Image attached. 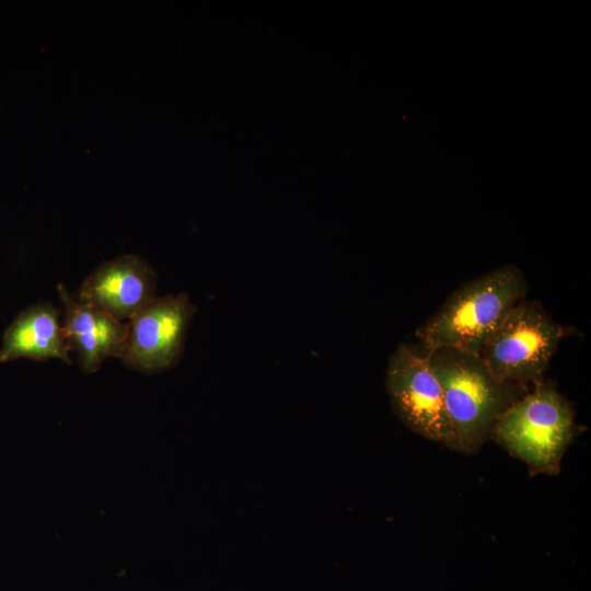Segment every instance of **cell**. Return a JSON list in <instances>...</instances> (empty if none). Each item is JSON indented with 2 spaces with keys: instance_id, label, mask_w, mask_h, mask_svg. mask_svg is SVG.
<instances>
[{
  "instance_id": "cell-1",
  "label": "cell",
  "mask_w": 591,
  "mask_h": 591,
  "mask_svg": "<svg viewBox=\"0 0 591 591\" xmlns=\"http://www.w3.org/2000/svg\"><path fill=\"white\" fill-rule=\"evenodd\" d=\"M523 271L507 264L461 285L416 331L426 351L451 347L479 351L510 310L525 299Z\"/></svg>"
},
{
  "instance_id": "cell-6",
  "label": "cell",
  "mask_w": 591,
  "mask_h": 591,
  "mask_svg": "<svg viewBox=\"0 0 591 591\" xmlns=\"http://www.w3.org/2000/svg\"><path fill=\"white\" fill-rule=\"evenodd\" d=\"M196 306L185 293L155 297L129 320L121 360L129 367L154 373L179 360Z\"/></svg>"
},
{
  "instance_id": "cell-3",
  "label": "cell",
  "mask_w": 591,
  "mask_h": 591,
  "mask_svg": "<svg viewBox=\"0 0 591 591\" xmlns=\"http://www.w3.org/2000/svg\"><path fill=\"white\" fill-rule=\"evenodd\" d=\"M575 430L570 403L542 381L498 417L490 439L525 463L530 475H556Z\"/></svg>"
},
{
  "instance_id": "cell-7",
  "label": "cell",
  "mask_w": 591,
  "mask_h": 591,
  "mask_svg": "<svg viewBox=\"0 0 591 591\" xmlns=\"http://www.w3.org/2000/svg\"><path fill=\"white\" fill-rule=\"evenodd\" d=\"M157 274L143 258L120 255L100 265L83 281L79 301L103 310L127 323L144 304L155 298Z\"/></svg>"
},
{
  "instance_id": "cell-4",
  "label": "cell",
  "mask_w": 591,
  "mask_h": 591,
  "mask_svg": "<svg viewBox=\"0 0 591 591\" xmlns=\"http://www.w3.org/2000/svg\"><path fill=\"white\" fill-rule=\"evenodd\" d=\"M570 328L557 323L538 301L513 306L479 351L500 381L531 386L544 381L551 360Z\"/></svg>"
},
{
  "instance_id": "cell-9",
  "label": "cell",
  "mask_w": 591,
  "mask_h": 591,
  "mask_svg": "<svg viewBox=\"0 0 591 591\" xmlns=\"http://www.w3.org/2000/svg\"><path fill=\"white\" fill-rule=\"evenodd\" d=\"M59 315L60 311L49 303L35 304L20 312L3 334L0 361L57 358L70 363Z\"/></svg>"
},
{
  "instance_id": "cell-5",
  "label": "cell",
  "mask_w": 591,
  "mask_h": 591,
  "mask_svg": "<svg viewBox=\"0 0 591 591\" xmlns=\"http://www.w3.org/2000/svg\"><path fill=\"white\" fill-rule=\"evenodd\" d=\"M385 387L393 412L409 430L462 452L441 385L426 354H419L408 344H399L389 358Z\"/></svg>"
},
{
  "instance_id": "cell-8",
  "label": "cell",
  "mask_w": 591,
  "mask_h": 591,
  "mask_svg": "<svg viewBox=\"0 0 591 591\" xmlns=\"http://www.w3.org/2000/svg\"><path fill=\"white\" fill-rule=\"evenodd\" d=\"M65 305L63 333L67 346L79 358L85 372H95L108 357L121 359L128 332L123 323L93 304L73 300L68 291L58 286Z\"/></svg>"
},
{
  "instance_id": "cell-2",
  "label": "cell",
  "mask_w": 591,
  "mask_h": 591,
  "mask_svg": "<svg viewBox=\"0 0 591 591\" xmlns=\"http://www.w3.org/2000/svg\"><path fill=\"white\" fill-rule=\"evenodd\" d=\"M442 390L462 453L474 454L490 439L498 417L531 386L498 380L478 355L451 347L426 351Z\"/></svg>"
}]
</instances>
